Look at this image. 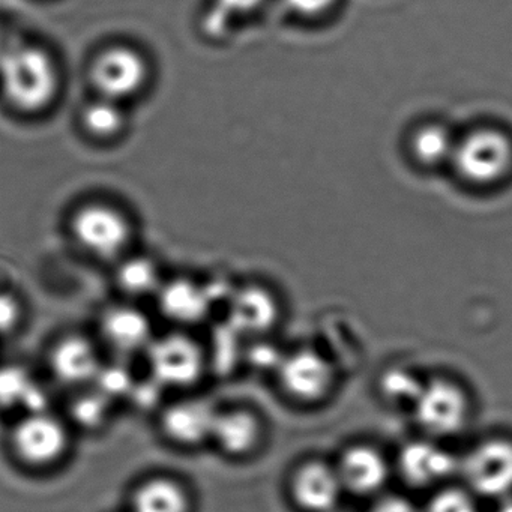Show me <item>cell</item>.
Masks as SVG:
<instances>
[{
  "instance_id": "19",
  "label": "cell",
  "mask_w": 512,
  "mask_h": 512,
  "mask_svg": "<svg viewBox=\"0 0 512 512\" xmlns=\"http://www.w3.org/2000/svg\"><path fill=\"white\" fill-rule=\"evenodd\" d=\"M49 395L26 368L20 365L0 367V409H23L29 413L46 412Z\"/></svg>"
},
{
  "instance_id": "16",
  "label": "cell",
  "mask_w": 512,
  "mask_h": 512,
  "mask_svg": "<svg viewBox=\"0 0 512 512\" xmlns=\"http://www.w3.org/2000/svg\"><path fill=\"white\" fill-rule=\"evenodd\" d=\"M278 316L277 299L265 287H244L230 304V326L239 334H265L277 323Z\"/></svg>"
},
{
  "instance_id": "1",
  "label": "cell",
  "mask_w": 512,
  "mask_h": 512,
  "mask_svg": "<svg viewBox=\"0 0 512 512\" xmlns=\"http://www.w3.org/2000/svg\"><path fill=\"white\" fill-rule=\"evenodd\" d=\"M59 71L46 50L29 44L8 46L0 61V89L23 112L46 109L59 91Z\"/></svg>"
},
{
  "instance_id": "29",
  "label": "cell",
  "mask_w": 512,
  "mask_h": 512,
  "mask_svg": "<svg viewBox=\"0 0 512 512\" xmlns=\"http://www.w3.org/2000/svg\"><path fill=\"white\" fill-rule=\"evenodd\" d=\"M22 319L23 308L19 299L10 293L0 292V337L16 331Z\"/></svg>"
},
{
  "instance_id": "12",
  "label": "cell",
  "mask_w": 512,
  "mask_h": 512,
  "mask_svg": "<svg viewBox=\"0 0 512 512\" xmlns=\"http://www.w3.org/2000/svg\"><path fill=\"white\" fill-rule=\"evenodd\" d=\"M344 491L356 496L380 493L388 484L391 467L385 455L370 445L349 446L335 464Z\"/></svg>"
},
{
  "instance_id": "23",
  "label": "cell",
  "mask_w": 512,
  "mask_h": 512,
  "mask_svg": "<svg viewBox=\"0 0 512 512\" xmlns=\"http://www.w3.org/2000/svg\"><path fill=\"white\" fill-rule=\"evenodd\" d=\"M425 382L409 368L394 367L386 370L380 379V392L388 403L395 406H415Z\"/></svg>"
},
{
  "instance_id": "30",
  "label": "cell",
  "mask_w": 512,
  "mask_h": 512,
  "mask_svg": "<svg viewBox=\"0 0 512 512\" xmlns=\"http://www.w3.org/2000/svg\"><path fill=\"white\" fill-rule=\"evenodd\" d=\"M284 355L278 353L277 347L268 343L256 344L253 350L248 352V361L260 370H278Z\"/></svg>"
},
{
  "instance_id": "21",
  "label": "cell",
  "mask_w": 512,
  "mask_h": 512,
  "mask_svg": "<svg viewBox=\"0 0 512 512\" xmlns=\"http://www.w3.org/2000/svg\"><path fill=\"white\" fill-rule=\"evenodd\" d=\"M454 137L442 125H424L419 128L412 136L413 155L427 166H436V164L451 161L455 151Z\"/></svg>"
},
{
  "instance_id": "13",
  "label": "cell",
  "mask_w": 512,
  "mask_h": 512,
  "mask_svg": "<svg viewBox=\"0 0 512 512\" xmlns=\"http://www.w3.org/2000/svg\"><path fill=\"white\" fill-rule=\"evenodd\" d=\"M218 410L203 398L176 401L164 409L161 427L173 442L196 446L212 439Z\"/></svg>"
},
{
  "instance_id": "24",
  "label": "cell",
  "mask_w": 512,
  "mask_h": 512,
  "mask_svg": "<svg viewBox=\"0 0 512 512\" xmlns=\"http://www.w3.org/2000/svg\"><path fill=\"white\" fill-rule=\"evenodd\" d=\"M83 124L89 133L98 137H112L122 130L125 113L118 101L100 97L86 107L83 112Z\"/></svg>"
},
{
  "instance_id": "7",
  "label": "cell",
  "mask_w": 512,
  "mask_h": 512,
  "mask_svg": "<svg viewBox=\"0 0 512 512\" xmlns=\"http://www.w3.org/2000/svg\"><path fill=\"white\" fill-rule=\"evenodd\" d=\"M146 352L152 379L167 388H187L194 385L205 371V353L187 335H166L160 340L152 341Z\"/></svg>"
},
{
  "instance_id": "20",
  "label": "cell",
  "mask_w": 512,
  "mask_h": 512,
  "mask_svg": "<svg viewBox=\"0 0 512 512\" xmlns=\"http://www.w3.org/2000/svg\"><path fill=\"white\" fill-rule=\"evenodd\" d=\"M187 488L173 478L146 479L131 497V512H190Z\"/></svg>"
},
{
  "instance_id": "9",
  "label": "cell",
  "mask_w": 512,
  "mask_h": 512,
  "mask_svg": "<svg viewBox=\"0 0 512 512\" xmlns=\"http://www.w3.org/2000/svg\"><path fill=\"white\" fill-rule=\"evenodd\" d=\"M92 82L101 97L121 101L139 94L148 79V64L137 50L115 46L104 50L92 67Z\"/></svg>"
},
{
  "instance_id": "34",
  "label": "cell",
  "mask_w": 512,
  "mask_h": 512,
  "mask_svg": "<svg viewBox=\"0 0 512 512\" xmlns=\"http://www.w3.org/2000/svg\"><path fill=\"white\" fill-rule=\"evenodd\" d=\"M8 44L5 43L4 38L0 35V61H2V56H4L5 50H7Z\"/></svg>"
},
{
  "instance_id": "10",
  "label": "cell",
  "mask_w": 512,
  "mask_h": 512,
  "mask_svg": "<svg viewBox=\"0 0 512 512\" xmlns=\"http://www.w3.org/2000/svg\"><path fill=\"white\" fill-rule=\"evenodd\" d=\"M460 458L430 439L412 440L398 452L397 470L406 484L428 488L458 475Z\"/></svg>"
},
{
  "instance_id": "4",
  "label": "cell",
  "mask_w": 512,
  "mask_h": 512,
  "mask_svg": "<svg viewBox=\"0 0 512 512\" xmlns=\"http://www.w3.org/2000/svg\"><path fill=\"white\" fill-rule=\"evenodd\" d=\"M452 164L472 184H493L506 175L512 164V142L491 128L472 131L458 140Z\"/></svg>"
},
{
  "instance_id": "18",
  "label": "cell",
  "mask_w": 512,
  "mask_h": 512,
  "mask_svg": "<svg viewBox=\"0 0 512 512\" xmlns=\"http://www.w3.org/2000/svg\"><path fill=\"white\" fill-rule=\"evenodd\" d=\"M160 308L164 316L181 325H193L205 319L211 301L208 292L190 280H175L158 290Z\"/></svg>"
},
{
  "instance_id": "8",
  "label": "cell",
  "mask_w": 512,
  "mask_h": 512,
  "mask_svg": "<svg viewBox=\"0 0 512 512\" xmlns=\"http://www.w3.org/2000/svg\"><path fill=\"white\" fill-rule=\"evenodd\" d=\"M277 374L283 391L301 403L322 401L331 394L337 380L332 362L314 349L284 355Z\"/></svg>"
},
{
  "instance_id": "5",
  "label": "cell",
  "mask_w": 512,
  "mask_h": 512,
  "mask_svg": "<svg viewBox=\"0 0 512 512\" xmlns=\"http://www.w3.org/2000/svg\"><path fill=\"white\" fill-rule=\"evenodd\" d=\"M71 232L80 247L92 256L115 259L130 244L131 224L113 206L95 203L74 214Z\"/></svg>"
},
{
  "instance_id": "26",
  "label": "cell",
  "mask_w": 512,
  "mask_h": 512,
  "mask_svg": "<svg viewBox=\"0 0 512 512\" xmlns=\"http://www.w3.org/2000/svg\"><path fill=\"white\" fill-rule=\"evenodd\" d=\"M263 0H215L214 7L205 17V32L212 37L226 32L233 17L251 13L259 8Z\"/></svg>"
},
{
  "instance_id": "31",
  "label": "cell",
  "mask_w": 512,
  "mask_h": 512,
  "mask_svg": "<svg viewBox=\"0 0 512 512\" xmlns=\"http://www.w3.org/2000/svg\"><path fill=\"white\" fill-rule=\"evenodd\" d=\"M368 512H424L412 500L403 496L380 497Z\"/></svg>"
},
{
  "instance_id": "22",
  "label": "cell",
  "mask_w": 512,
  "mask_h": 512,
  "mask_svg": "<svg viewBox=\"0 0 512 512\" xmlns=\"http://www.w3.org/2000/svg\"><path fill=\"white\" fill-rule=\"evenodd\" d=\"M118 284L121 290L131 296H146L158 293L161 283L160 272L152 260L134 257L119 265Z\"/></svg>"
},
{
  "instance_id": "17",
  "label": "cell",
  "mask_w": 512,
  "mask_h": 512,
  "mask_svg": "<svg viewBox=\"0 0 512 512\" xmlns=\"http://www.w3.org/2000/svg\"><path fill=\"white\" fill-rule=\"evenodd\" d=\"M262 439V422L248 409H230L218 412L212 440L230 457L251 454Z\"/></svg>"
},
{
  "instance_id": "2",
  "label": "cell",
  "mask_w": 512,
  "mask_h": 512,
  "mask_svg": "<svg viewBox=\"0 0 512 512\" xmlns=\"http://www.w3.org/2000/svg\"><path fill=\"white\" fill-rule=\"evenodd\" d=\"M458 475L473 496L502 499L512 494V439L490 437L460 458Z\"/></svg>"
},
{
  "instance_id": "11",
  "label": "cell",
  "mask_w": 512,
  "mask_h": 512,
  "mask_svg": "<svg viewBox=\"0 0 512 512\" xmlns=\"http://www.w3.org/2000/svg\"><path fill=\"white\" fill-rule=\"evenodd\" d=\"M337 469L319 460L307 461L293 472L290 494L305 512H334L343 496Z\"/></svg>"
},
{
  "instance_id": "32",
  "label": "cell",
  "mask_w": 512,
  "mask_h": 512,
  "mask_svg": "<svg viewBox=\"0 0 512 512\" xmlns=\"http://www.w3.org/2000/svg\"><path fill=\"white\" fill-rule=\"evenodd\" d=\"M287 8L299 16H319L334 5L335 0H284Z\"/></svg>"
},
{
  "instance_id": "33",
  "label": "cell",
  "mask_w": 512,
  "mask_h": 512,
  "mask_svg": "<svg viewBox=\"0 0 512 512\" xmlns=\"http://www.w3.org/2000/svg\"><path fill=\"white\" fill-rule=\"evenodd\" d=\"M494 512H512V494L497 500V506Z\"/></svg>"
},
{
  "instance_id": "28",
  "label": "cell",
  "mask_w": 512,
  "mask_h": 512,
  "mask_svg": "<svg viewBox=\"0 0 512 512\" xmlns=\"http://www.w3.org/2000/svg\"><path fill=\"white\" fill-rule=\"evenodd\" d=\"M424 512H478V506L467 488L443 487L431 496Z\"/></svg>"
},
{
  "instance_id": "3",
  "label": "cell",
  "mask_w": 512,
  "mask_h": 512,
  "mask_svg": "<svg viewBox=\"0 0 512 512\" xmlns=\"http://www.w3.org/2000/svg\"><path fill=\"white\" fill-rule=\"evenodd\" d=\"M412 412L416 424L427 436H454L469 422V395L454 380L436 377L425 382Z\"/></svg>"
},
{
  "instance_id": "35",
  "label": "cell",
  "mask_w": 512,
  "mask_h": 512,
  "mask_svg": "<svg viewBox=\"0 0 512 512\" xmlns=\"http://www.w3.org/2000/svg\"><path fill=\"white\" fill-rule=\"evenodd\" d=\"M334 512H343V511H338V509H337V511H334Z\"/></svg>"
},
{
  "instance_id": "14",
  "label": "cell",
  "mask_w": 512,
  "mask_h": 512,
  "mask_svg": "<svg viewBox=\"0 0 512 512\" xmlns=\"http://www.w3.org/2000/svg\"><path fill=\"white\" fill-rule=\"evenodd\" d=\"M101 365L94 344L80 335L62 338L50 353V368L62 385L82 386L94 382Z\"/></svg>"
},
{
  "instance_id": "25",
  "label": "cell",
  "mask_w": 512,
  "mask_h": 512,
  "mask_svg": "<svg viewBox=\"0 0 512 512\" xmlns=\"http://www.w3.org/2000/svg\"><path fill=\"white\" fill-rule=\"evenodd\" d=\"M110 403H112V400L98 389L86 392V394L77 397L71 404V418L80 427H100L107 421Z\"/></svg>"
},
{
  "instance_id": "15",
  "label": "cell",
  "mask_w": 512,
  "mask_h": 512,
  "mask_svg": "<svg viewBox=\"0 0 512 512\" xmlns=\"http://www.w3.org/2000/svg\"><path fill=\"white\" fill-rule=\"evenodd\" d=\"M101 332L107 344L121 355L148 350L154 341L148 316L128 305L106 311L101 320Z\"/></svg>"
},
{
  "instance_id": "27",
  "label": "cell",
  "mask_w": 512,
  "mask_h": 512,
  "mask_svg": "<svg viewBox=\"0 0 512 512\" xmlns=\"http://www.w3.org/2000/svg\"><path fill=\"white\" fill-rule=\"evenodd\" d=\"M94 383L98 391L103 392L110 400L127 397L136 385L130 370L122 364L101 365Z\"/></svg>"
},
{
  "instance_id": "6",
  "label": "cell",
  "mask_w": 512,
  "mask_h": 512,
  "mask_svg": "<svg viewBox=\"0 0 512 512\" xmlns=\"http://www.w3.org/2000/svg\"><path fill=\"white\" fill-rule=\"evenodd\" d=\"M17 457L32 467L58 463L68 449L70 434L61 419L47 412L23 416L11 434Z\"/></svg>"
}]
</instances>
